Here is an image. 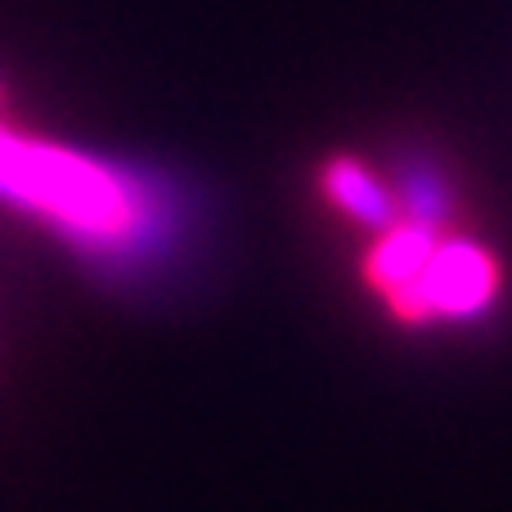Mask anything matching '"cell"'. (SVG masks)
Returning a JSON list of instances; mask_svg holds the SVG:
<instances>
[{
    "label": "cell",
    "instance_id": "obj_1",
    "mask_svg": "<svg viewBox=\"0 0 512 512\" xmlns=\"http://www.w3.org/2000/svg\"><path fill=\"white\" fill-rule=\"evenodd\" d=\"M0 198L50 221L99 265H140L167 243L162 194L135 171L0 131Z\"/></svg>",
    "mask_w": 512,
    "mask_h": 512
},
{
    "label": "cell",
    "instance_id": "obj_2",
    "mask_svg": "<svg viewBox=\"0 0 512 512\" xmlns=\"http://www.w3.org/2000/svg\"><path fill=\"white\" fill-rule=\"evenodd\" d=\"M495 283H499V270L486 252L472 248V243H445V248H432L418 283L409 292H400V297H391V306L405 319L477 315L495 297Z\"/></svg>",
    "mask_w": 512,
    "mask_h": 512
},
{
    "label": "cell",
    "instance_id": "obj_3",
    "mask_svg": "<svg viewBox=\"0 0 512 512\" xmlns=\"http://www.w3.org/2000/svg\"><path fill=\"white\" fill-rule=\"evenodd\" d=\"M432 248L436 243H432V234H427V225H400V230H391L387 239L378 243V252L369 256V279L387 292V301L400 297V292L414 288L418 274L427 270Z\"/></svg>",
    "mask_w": 512,
    "mask_h": 512
},
{
    "label": "cell",
    "instance_id": "obj_4",
    "mask_svg": "<svg viewBox=\"0 0 512 512\" xmlns=\"http://www.w3.org/2000/svg\"><path fill=\"white\" fill-rule=\"evenodd\" d=\"M324 189H328V198H333L346 216H355L360 225H382V230H387V225L396 221V198H391V189H382L360 162H351V158L328 162Z\"/></svg>",
    "mask_w": 512,
    "mask_h": 512
}]
</instances>
